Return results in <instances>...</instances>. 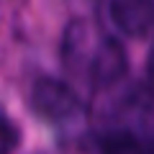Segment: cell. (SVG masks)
Masks as SVG:
<instances>
[{"label": "cell", "mask_w": 154, "mask_h": 154, "mask_svg": "<svg viewBox=\"0 0 154 154\" xmlns=\"http://www.w3.org/2000/svg\"><path fill=\"white\" fill-rule=\"evenodd\" d=\"M88 134L113 154H144L154 149V95L126 77L98 90Z\"/></svg>", "instance_id": "1"}, {"label": "cell", "mask_w": 154, "mask_h": 154, "mask_svg": "<svg viewBox=\"0 0 154 154\" xmlns=\"http://www.w3.org/2000/svg\"><path fill=\"white\" fill-rule=\"evenodd\" d=\"M59 59L75 80L95 90L121 82L128 67L118 36L88 16H77L64 26L59 38Z\"/></svg>", "instance_id": "2"}, {"label": "cell", "mask_w": 154, "mask_h": 154, "mask_svg": "<svg viewBox=\"0 0 154 154\" xmlns=\"http://www.w3.org/2000/svg\"><path fill=\"white\" fill-rule=\"evenodd\" d=\"M31 108L33 113L62 131L67 139L85 136L90 126V108L82 103V98L75 93L67 82L57 77L41 75L31 85Z\"/></svg>", "instance_id": "3"}, {"label": "cell", "mask_w": 154, "mask_h": 154, "mask_svg": "<svg viewBox=\"0 0 154 154\" xmlns=\"http://www.w3.org/2000/svg\"><path fill=\"white\" fill-rule=\"evenodd\" d=\"M100 23L113 36L146 38L154 33V0H95Z\"/></svg>", "instance_id": "4"}, {"label": "cell", "mask_w": 154, "mask_h": 154, "mask_svg": "<svg viewBox=\"0 0 154 154\" xmlns=\"http://www.w3.org/2000/svg\"><path fill=\"white\" fill-rule=\"evenodd\" d=\"M44 154H113V152H108V149L100 146L90 134H85V136H77V139H64L59 146L49 149V152H44Z\"/></svg>", "instance_id": "5"}, {"label": "cell", "mask_w": 154, "mask_h": 154, "mask_svg": "<svg viewBox=\"0 0 154 154\" xmlns=\"http://www.w3.org/2000/svg\"><path fill=\"white\" fill-rule=\"evenodd\" d=\"M146 90L154 95V46L149 51V62H146Z\"/></svg>", "instance_id": "6"}, {"label": "cell", "mask_w": 154, "mask_h": 154, "mask_svg": "<svg viewBox=\"0 0 154 154\" xmlns=\"http://www.w3.org/2000/svg\"><path fill=\"white\" fill-rule=\"evenodd\" d=\"M5 134H8V136H11V134H13V131H5V128H3V118H0V139L5 136Z\"/></svg>", "instance_id": "7"}]
</instances>
